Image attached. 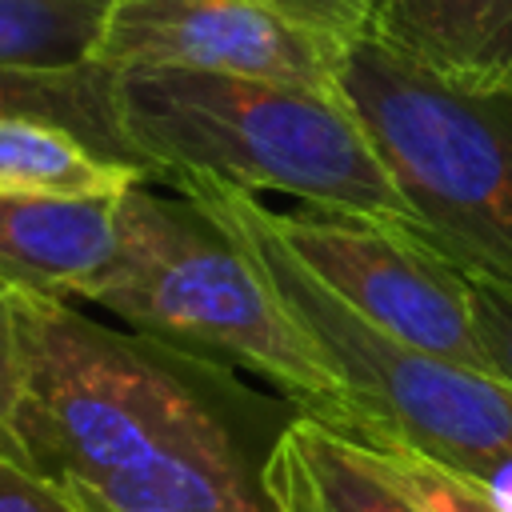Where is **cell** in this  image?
Instances as JSON below:
<instances>
[{
	"instance_id": "cell-1",
	"label": "cell",
	"mask_w": 512,
	"mask_h": 512,
	"mask_svg": "<svg viewBox=\"0 0 512 512\" xmlns=\"http://www.w3.org/2000/svg\"><path fill=\"white\" fill-rule=\"evenodd\" d=\"M24 464L92 484L204 452H272L300 408L256 392L236 368L84 316L72 300L16 292Z\"/></svg>"
},
{
	"instance_id": "cell-2",
	"label": "cell",
	"mask_w": 512,
	"mask_h": 512,
	"mask_svg": "<svg viewBox=\"0 0 512 512\" xmlns=\"http://www.w3.org/2000/svg\"><path fill=\"white\" fill-rule=\"evenodd\" d=\"M116 124L152 176H220L248 192H284L304 208L408 224L376 144L328 88L120 68Z\"/></svg>"
},
{
	"instance_id": "cell-3",
	"label": "cell",
	"mask_w": 512,
	"mask_h": 512,
	"mask_svg": "<svg viewBox=\"0 0 512 512\" xmlns=\"http://www.w3.org/2000/svg\"><path fill=\"white\" fill-rule=\"evenodd\" d=\"M92 304L128 328L244 368L304 416L360 436L356 392L304 332L244 244L188 192L132 184L120 200V252Z\"/></svg>"
},
{
	"instance_id": "cell-4",
	"label": "cell",
	"mask_w": 512,
	"mask_h": 512,
	"mask_svg": "<svg viewBox=\"0 0 512 512\" xmlns=\"http://www.w3.org/2000/svg\"><path fill=\"white\" fill-rule=\"evenodd\" d=\"M176 192L200 200L256 260L304 332L356 392L360 444L412 448L476 484L512 464V384L396 340L336 300L272 232L264 200L220 176L180 172Z\"/></svg>"
},
{
	"instance_id": "cell-5",
	"label": "cell",
	"mask_w": 512,
	"mask_h": 512,
	"mask_svg": "<svg viewBox=\"0 0 512 512\" xmlns=\"http://www.w3.org/2000/svg\"><path fill=\"white\" fill-rule=\"evenodd\" d=\"M336 92L404 196V228L460 272L512 288V88L444 80L360 36L340 48Z\"/></svg>"
},
{
	"instance_id": "cell-6",
	"label": "cell",
	"mask_w": 512,
	"mask_h": 512,
	"mask_svg": "<svg viewBox=\"0 0 512 512\" xmlns=\"http://www.w3.org/2000/svg\"><path fill=\"white\" fill-rule=\"evenodd\" d=\"M264 216L280 244L356 316L424 352L492 372L476 332L468 276L412 228L324 208L276 212L268 204Z\"/></svg>"
},
{
	"instance_id": "cell-7",
	"label": "cell",
	"mask_w": 512,
	"mask_h": 512,
	"mask_svg": "<svg viewBox=\"0 0 512 512\" xmlns=\"http://www.w3.org/2000/svg\"><path fill=\"white\" fill-rule=\"evenodd\" d=\"M92 60L112 72L180 68L336 92L340 44L268 0H116Z\"/></svg>"
},
{
	"instance_id": "cell-8",
	"label": "cell",
	"mask_w": 512,
	"mask_h": 512,
	"mask_svg": "<svg viewBox=\"0 0 512 512\" xmlns=\"http://www.w3.org/2000/svg\"><path fill=\"white\" fill-rule=\"evenodd\" d=\"M120 200L0 192V280L16 292L92 300L120 252Z\"/></svg>"
},
{
	"instance_id": "cell-9",
	"label": "cell",
	"mask_w": 512,
	"mask_h": 512,
	"mask_svg": "<svg viewBox=\"0 0 512 512\" xmlns=\"http://www.w3.org/2000/svg\"><path fill=\"white\" fill-rule=\"evenodd\" d=\"M372 40L472 88H512V0H376Z\"/></svg>"
},
{
	"instance_id": "cell-10",
	"label": "cell",
	"mask_w": 512,
	"mask_h": 512,
	"mask_svg": "<svg viewBox=\"0 0 512 512\" xmlns=\"http://www.w3.org/2000/svg\"><path fill=\"white\" fill-rule=\"evenodd\" d=\"M152 172L116 160L64 124L40 116H0V192L28 196H124Z\"/></svg>"
},
{
	"instance_id": "cell-11",
	"label": "cell",
	"mask_w": 512,
	"mask_h": 512,
	"mask_svg": "<svg viewBox=\"0 0 512 512\" xmlns=\"http://www.w3.org/2000/svg\"><path fill=\"white\" fill-rule=\"evenodd\" d=\"M276 452L332 512H428L392 480L368 444L304 412L284 428Z\"/></svg>"
},
{
	"instance_id": "cell-12",
	"label": "cell",
	"mask_w": 512,
	"mask_h": 512,
	"mask_svg": "<svg viewBox=\"0 0 512 512\" xmlns=\"http://www.w3.org/2000/svg\"><path fill=\"white\" fill-rule=\"evenodd\" d=\"M116 72L88 60L76 68H16L0 64V116H40L72 128L100 152L140 164L116 124ZM144 168V164H140Z\"/></svg>"
},
{
	"instance_id": "cell-13",
	"label": "cell",
	"mask_w": 512,
	"mask_h": 512,
	"mask_svg": "<svg viewBox=\"0 0 512 512\" xmlns=\"http://www.w3.org/2000/svg\"><path fill=\"white\" fill-rule=\"evenodd\" d=\"M112 4L116 0H0V64H88Z\"/></svg>"
},
{
	"instance_id": "cell-14",
	"label": "cell",
	"mask_w": 512,
	"mask_h": 512,
	"mask_svg": "<svg viewBox=\"0 0 512 512\" xmlns=\"http://www.w3.org/2000/svg\"><path fill=\"white\" fill-rule=\"evenodd\" d=\"M380 464L392 472V480L428 512H504L476 480L412 452L400 444H368Z\"/></svg>"
},
{
	"instance_id": "cell-15",
	"label": "cell",
	"mask_w": 512,
	"mask_h": 512,
	"mask_svg": "<svg viewBox=\"0 0 512 512\" xmlns=\"http://www.w3.org/2000/svg\"><path fill=\"white\" fill-rule=\"evenodd\" d=\"M468 292H472V316H476L484 356H488L492 372L504 384H512V288L468 276Z\"/></svg>"
},
{
	"instance_id": "cell-16",
	"label": "cell",
	"mask_w": 512,
	"mask_h": 512,
	"mask_svg": "<svg viewBox=\"0 0 512 512\" xmlns=\"http://www.w3.org/2000/svg\"><path fill=\"white\" fill-rule=\"evenodd\" d=\"M268 4L340 48L368 36L376 16V0H268Z\"/></svg>"
},
{
	"instance_id": "cell-17",
	"label": "cell",
	"mask_w": 512,
	"mask_h": 512,
	"mask_svg": "<svg viewBox=\"0 0 512 512\" xmlns=\"http://www.w3.org/2000/svg\"><path fill=\"white\" fill-rule=\"evenodd\" d=\"M16 408H20V340H16L12 288L0 280V452L24 464L16 436Z\"/></svg>"
},
{
	"instance_id": "cell-18",
	"label": "cell",
	"mask_w": 512,
	"mask_h": 512,
	"mask_svg": "<svg viewBox=\"0 0 512 512\" xmlns=\"http://www.w3.org/2000/svg\"><path fill=\"white\" fill-rule=\"evenodd\" d=\"M0 512H80V508L56 480L0 452Z\"/></svg>"
},
{
	"instance_id": "cell-19",
	"label": "cell",
	"mask_w": 512,
	"mask_h": 512,
	"mask_svg": "<svg viewBox=\"0 0 512 512\" xmlns=\"http://www.w3.org/2000/svg\"><path fill=\"white\" fill-rule=\"evenodd\" d=\"M268 488H272L280 512H332V508L296 476V468H292L280 452H272V460H268Z\"/></svg>"
},
{
	"instance_id": "cell-20",
	"label": "cell",
	"mask_w": 512,
	"mask_h": 512,
	"mask_svg": "<svg viewBox=\"0 0 512 512\" xmlns=\"http://www.w3.org/2000/svg\"><path fill=\"white\" fill-rule=\"evenodd\" d=\"M64 492L76 500L80 512H116V508H108V504H100V500H92V496H84V492H72V488H64Z\"/></svg>"
}]
</instances>
